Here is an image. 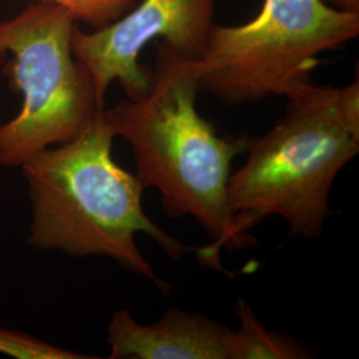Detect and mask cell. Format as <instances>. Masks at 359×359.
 I'll list each match as a JSON object with an SVG mask.
<instances>
[{
	"mask_svg": "<svg viewBox=\"0 0 359 359\" xmlns=\"http://www.w3.org/2000/svg\"><path fill=\"white\" fill-rule=\"evenodd\" d=\"M286 108L258 137H245L244 165L231 173L226 203L238 233L281 217L292 237L320 238L332 215L339 172L359 154V81L330 87L313 80L286 96Z\"/></svg>",
	"mask_w": 359,
	"mask_h": 359,
	"instance_id": "3",
	"label": "cell"
},
{
	"mask_svg": "<svg viewBox=\"0 0 359 359\" xmlns=\"http://www.w3.org/2000/svg\"><path fill=\"white\" fill-rule=\"evenodd\" d=\"M233 311L240 327L233 330L228 359H308L316 357L310 347L295 341L289 334L271 332L256 316L244 298L238 297Z\"/></svg>",
	"mask_w": 359,
	"mask_h": 359,
	"instance_id": "8",
	"label": "cell"
},
{
	"mask_svg": "<svg viewBox=\"0 0 359 359\" xmlns=\"http://www.w3.org/2000/svg\"><path fill=\"white\" fill-rule=\"evenodd\" d=\"M115 135L102 109L75 139L31 156L22 165L32 203L28 244L74 257L105 256L169 293L136 244L147 234L172 259L192 248L144 210V187L112 157Z\"/></svg>",
	"mask_w": 359,
	"mask_h": 359,
	"instance_id": "2",
	"label": "cell"
},
{
	"mask_svg": "<svg viewBox=\"0 0 359 359\" xmlns=\"http://www.w3.org/2000/svg\"><path fill=\"white\" fill-rule=\"evenodd\" d=\"M233 329L179 308L149 325L118 310L108 323L111 359H228Z\"/></svg>",
	"mask_w": 359,
	"mask_h": 359,
	"instance_id": "7",
	"label": "cell"
},
{
	"mask_svg": "<svg viewBox=\"0 0 359 359\" xmlns=\"http://www.w3.org/2000/svg\"><path fill=\"white\" fill-rule=\"evenodd\" d=\"M76 22L41 0L0 22V67L23 97L19 114L0 126V165L22 167L39 151L75 139L104 109L72 52Z\"/></svg>",
	"mask_w": 359,
	"mask_h": 359,
	"instance_id": "5",
	"label": "cell"
},
{
	"mask_svg": "<svg viewBox=\"0 0 359 359\" xmlns=\"http://www.w3.org/2000/svg\"><path fill=\"white\" fill-rule=\"evenodd\" d=\"M327 4L346 13H359V0H325Z\"/></svg>",
	"mask_w": 359,
	"mask_h": 359,
	"instance_id": "11",
	"label": "cell"
},
{
	"mask_svg": "<svg viewBox=\"0 0 359 359\" xmlns=\"http://www.w3.org/2000/svg\"><path fill=\"white\" fill-rule=\"evenodd\" d=\"M216 0H140L108 26L84 32L75 27L72 52L93 81L104 107L105 95L118 81L129 100L144 96L152 71L140 65L142 50L154 40L164 41L188 60L205 50L215 18Z\"/></svg>",
	"mask_w": 359,
	"mask_h": 359,
	"instance_id": "6",
	"label": "cell"
},
{
	"mask_svg": "<svg viewBox=\"0 0 359 359\" xmlns=\"http://www.w3.org/2000/svg\"><path fill=\"white\" fill-rule=\"evenodd\" d=\"M57 4L68 10L77 22H83L93 29L108 26L128 13L137 0H41Z\"/></svg>",
	"mask_w": 359,
	"mask_h": 359,
	"instance_id": "9",
	"label": "cell"
},
{
	"mask_svg": "<svg viewBox=\"0 0 359 359\" xmlns=\"http://www.w3.org/2000/svg\"><path fill=\"white\" fill-rule=\"evenodd\" d=\"M198 92L193 60L158 41L148 92L104 109V116L115 137L132 147L136 177L158 191L168 216L192 217L212 238L193 249L197 259L225 271L222 249L257 244L238 233L226 203L231 163L244 154L245 137L218 136L197 109Z\"/></svg>",
	"mask_w": 359,
	"mask_h": 359,
	"instance_id": "1",
	"label": "cell"
},
{
	"mask_svg": "<svg viewBox=\"0 0 359 359\" xmlns=\"http://www.w3.org/2000/svg\"><path fill=\"white\" fill-rule=\"evenodd\" d=\"M359 34V13L325 0H264L256 18L212 28L203 55L193 60L200 92L228 104L286 96L313 80L320 55Z\"/></svg>",
	"mask_w": 359,
	"mask_h": 359,
	"instance_id": "4",
	"label": "cell"
},
{
	"mask_svg": "<svg viewBox=\"0 0 359 359\" xmlns=\"http://www.w3.org/2000/svg\"><path fill=\"white\" fill-rule=\"evenodd\" d=\"M0 354H7L15 358L23 359H84L90 355H81L48 342L39 341L32 335L13 332L0 327Z\"/></svg>",
	"mask_w": 359,
	"mask_h": 359,
	"instance_id": "10",
	"label": "cell"
}]
</instances>
